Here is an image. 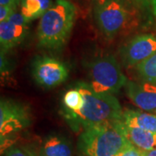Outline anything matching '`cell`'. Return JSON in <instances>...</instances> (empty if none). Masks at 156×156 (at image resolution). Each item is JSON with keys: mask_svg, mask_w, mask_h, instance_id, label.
<instances>
[{"mask_svg": "<svg viewBox=\"0 0 156 156\" xmlns=\"http://www.w3.org/2000/svg\"><path fill=\"white\" fill-rule=\"evenodd\" d=\"M83 96V108L76 113H64L69 125L74 131H82L89 126L122 120V106L112 94L97 93L89 83L80 82L76 85Z\"/></svg>", "mask_w": 156, "mask_h": 156, "instance_id": "6da1fadb", "label": "cell"}, {"mask_svg": "<svg viewBox=\"0 0 156 156\" xmlns=\"http://www.w3.org/2000/svg\"><path fill=\"white\" fill-rule=\"evenodd\" d=\"M76 18V7L69 0H56L41 17L37 28L40 46L59 50L66 44Z\"/></svg>", "mask_w": 156, "mask_h": 156, "instance_id": "7a4b0ae2", "label": "cell"}, {"mask_svg": "<svg viewBox=\"0 0 156 156\" xmlns=\"http://www.w3.org/2000/svg\"><path fill=\"white\" fill-rule=\"evenodd\" d=\"M130 142L122 120L84 128L78 138V149L85 156H115Z\"/></svg>", "mask_w": 156, "mask_h": 156, "instance_id": "3957f363", "label": "cell"}, {"mask_svg": "<svg viewBox=\"0 0 156 156\" xmlns=\"http://www.w3.org/2000/svg\"><path fill=\"white\" fill-rule=\"evenodd\" d=\"M127 82L128 79L114 56H101L89 66V84L97 93L115 94Z\"/></svg>", "mask_w": 156, "mask_h": 156, "instance_id": "277c9868", "label": "cell"}, {"mask_svg": "<svg viewBox=\"0 0 156 156\" xmlns=\"http://www.w3.org/2000/svg\"><path fill=\"white\" fill-rule=\"evenodd\" d=\"M30 124L27 107L13 100L2 99L0 102V140L2 154L11 146V139Z\"/></svg>", "mask_w": 156, "mask_h": 156, "instance_id": "5b68a950", "label": "cell"}, {"mask_svg": "<svg viewBox=\"0 0 156 156\" xmlns=\"http://www.w3.org/2000/svg\"><path fill=\"white\" fill-rule=\"evenodd\" d=\"M95 17L101 33L108 38H111L126 25L129 13L122 0H108L95 7Z\"/></svg>", "mask_w": 156, "mask_h": 156, "instance_id": "8992f818", "label": "cell"}, {"mask_svg": "<svg viewBox=\"0 0 156 156\" xmlns=\"http://www.w3.org/2000/svg\"><path fill=\"white\" fill-rule=\"evenodd\" d=\"M32 76L40 86L50 89L67 80L69 69L54 57L37 56L32 63Z\"/></svg>", "mask_w": 156, "mask_h": 156, "instance_id": "52a82bcc", "label": "cell"}, {"mask_svg": "<svg viewBox=\"0 0 156 156\" xmlns=\"http://www.w3.org/2000/svg\"><path fill=\"white\" fill-rule=\"evenodd\" d=\"M156 53V36L140 35L131 39L121 50V57L126 66L134 67Z\"/></svg>", "mask_w": 156, "mask_h": 156, "instance_id": "ba28073f", "label": "cell"}, {"mask_svg": "<svg viewBox=\"0 0 156 156\" xmlns=\"http://www.w3.org/2000/svg\"><path fill=\"white\" fill-rule=\"evenodd\" d=\"M28 23L22 13L18 11L6 21L0 22L1 51L10 50L22 43L28 31Z\"/></svg>", "mask_w": 156, "mask_h": 156, "instance_id": "9c48e42d", "label": "cell"}, {"mask_svg": "<svg viewBox=\"0 0 156 156\" xmlns=\"http://www.w3.org/2000/svg\"><path fill=\"white\" fill-rule=\"evenodd\" d=\"M124 88L127 96L140 109L146 111L156 110V84L128 80Z\"/></svg>", "mask_w": 156, "mask_h": 156, "instance_id": "30bf717a", "label": "cell"}, {"mask_svg": "<svg viewBox=\"0 0 156 156\" xmlns=\"http://www.w3.org/2000/svg\"><path fill=\"white\" fill-rule=\"evenodd\" d=\"M123 122V121H122ZM123 130L128 141L142 151L156 149V133L130 126L123 122Z\"/></svg>", "mask_w": 156, "mask_h": 156, "instance_id": "8fae6325", "label": "cell"}, {"mask_svg": "<svg viewBox=\"0 0 156 156\" xmlns=\"http://www.w3.org/2000/svg\"><path fill=\"white\" fill-rule=\"evenodd\" d=\"M39 156H73L72 149L65 138L50 134L44 140Z\"/></svg>", "mask_w": 156, "mask_h": 156, "instance_id": "7c38bea8", "label": "cell"}, {"mask_svg": "<svg viewBox=\"0 0 156 156\" xmlns=\"http://www.w3.org/2000/svg\"><path fill=\"white\" fill-rule=\"evenodd\" d=\"M122 121L130 126H135L156 133V115L134 111L132 109L123 110Z\"/></svg>", "mask_w": 156, "mask_h": 156, "instance_id": "4fadbf2b", "label": "cell"}, {"mask_svg": "<svg viewBox=\"0 0 156 156\" xmlns=\"http://www.w3.org/2000/svg\"><path fill=\"white\" fill-rule=\"evenodd\" d=\"M51 0H22L20 12L30 22L41 17L52 5Z\"/></svg>", "mask_w": 156, "mask_h": 156, "instance_id": "5bb4252c", "label": "cell"}, {"mask_svg": "<svg viewBox=\"0 0 156 156\" xmlns=\"http://www.w3.org/2000/svg\"><path fill=\"white\" fill-rule=\"evenodd\" d=\"M84 99L81 90L75 86L69 89L63 95L62 105L64 113H76L83 106Z\"/></svg>", "mask_w": 156, "mask_h": 156, "instance_id": "9a60e30c", "label": "cell"}, {"mask_svg": "<svg viewBox=\"0 0 156 156\" xmlns=\"http://www.w3.org/2000/svg\"><path fill=\"white\" fill-rule=\"evenodd\" d=\"M135 68L144 82L156 84V53Z\"/></svg>", "mask_w": 156, "mask_h": 156, "instance_id": "2e32d148", "label": "cell"}, {"mask_svg": "<svg viewBox=\"0 0 156 156\" xmlns=\"http://www.w3.org/2000/svg\"><path fill=\"white\" fill-rule=\"evenodd\" d=\"M3 156H37L36 153L30 150L28 147H19V146H11L6 149Z\"/></svg>", "mask_w": 156, "mask_h": 156, "instance_id": "e0dca14e", "label": "cell"}, {"mask_svg": "<svg viewBox=\"0 0 156 156\" xmlns=\"http://www.w3.org/2000/svg\"><path fill=\"white\" fill-rule=\"evenodd\" d=\"M115 156H143V151L136 147L133 144L129 143Z\"/></svg>", "mask_w": 156, "mask_h": 156, "instance_id": "ac0fdd59", "label": "cell"}, {"mask_svg": "<svg viewBox=\"0 0 156 156\" xmlns=\"http://www.w3.org/2000/svg\"><path fill=\"white\" fill-rule=\"evenodd\" d=\"M16 11L17 8H13L11 6L0 5V22L6 21Z\"/></svg>", "mask_w": 156, "mask_h": 156, "instance_id": "d6986e66", "label": "cell"}, {"mask_svg": "<svg viewBox=\"0 0 156 156\" xmlns=\"http://www.w3.org/2000/svg\"><path fill=\"white\" fill-rule=\"evenodd\" d=\"M20 2H22V0H0V5L11 6L13 8H17Z\"/></svg>", "mask_w": 156, "mask_h": 156, "instance_id": "ffe728a7", "label": "cell"}, {"mask_svg": "<svg viewBox=\"0 0 156 156\" xmlns=\"http://www.w3.org/2000/svg\"><path fill=\"white\" fill-rule=\"evenodd\" d=\"M143 156H156V149L150 151H143Z\"/></svg>", "mask_w": 156, "mask_h": 156, "instance_id": "44dd1931", "label": "cell"}, {"mask_svg": "<svg viewBox=\"0 0 156 156\" xmlns=\"http://www.w3.org/2000/svg\"><path fill=\"white\" fill-rule=\"evenodd\" d=\"M92 1H93V3H94V5H95V7H98V6L105 4L107 1H108V0H92Z\"/></svg>", "mask_w": 156, "mask_h": 156, "instance_id": "7402d4cb", "label": "cell"}, {"mask_svg": "<svg viewBox=\"0 0 156 156\" xmlns=\"http://www.w3.org/2000/svg\"><path fill=\"white\" fill-rule=\"evenodd\" d=\"M131 1H134V2H136V3H148V2H151L152 3V0H131Z\"/></svg>", "mask_w": 156, "mask_h": 156, "instance_id": "603a6c76", "label": "cell"}, {"mask_svg": "<svg viewBox=\"0 0 156 156\" xmlns=\"http://www.w3.org/2000/svg\"><path fill=\"white\" fill-rule=\"evenodd\" d=\"M152 5H153L154 7L156 6V0H152Z\"/></svg>", "mask_w": 156, "mask_h": 156, "instance_id": "cb8c5ba5", "label": "cell"}, {"mask_svg": "<svg viewBox=\"0 0 156 156\" xmlns=\"http://www.w3.org/2000/svg\"><path fill=\"white\" fill-rule=\"evenodd\" d=\"M154 11H155V13H156V6H154Z\"/></svg>", "mask_w": 156, "mask_h": 156, "instance_id": "d4e9b609", "label": "cell"}, {"mask_svg": "<svg viewBox=\"0 0 156 156\" xmlns=\"http://www.w3.org/2000/svg\"><path fill=\"white\" fill-rule=\"evenodd\" d=\"M154 113H155V115H156V110H154Z\"/></svg>", "mask_w": 156, "mask_h": 156, "instance_id": "484cf974", "label": "cell"}]
</instances>
